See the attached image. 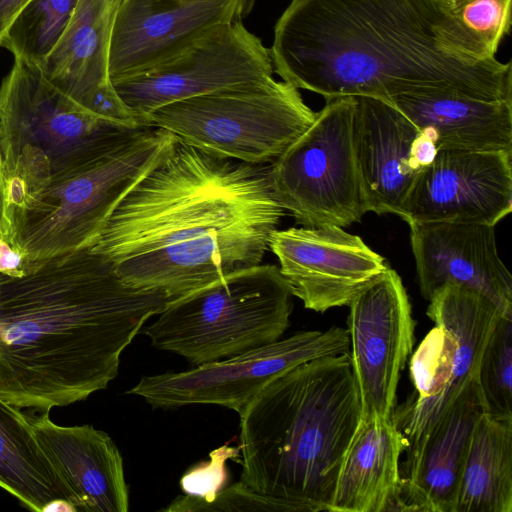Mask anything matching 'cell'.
<instances>
[{
	"label": "cell",
	"instance_id": "1",
	"mask_svg": "<svg viewBox=\"0 0 512 512\" xmlns=\"http://www.w3.org/2000/svg\"><path fill=\"white\" fill-rule=\"evenodd\" d=\"M269 53L284 81L326 100H512L511 63L491 55L444 0H291Z\"/></svg>",
	"mask_w": 512,
	"mask_h": 512
},
{
	"label": "cell",
	"instance_id": "2",
	"mask_svg": "<svg viewBox=\"0 0 512 512\" xmlns=\"http://www.w3.org/2000/svg\"><path fill=\"white\" fill-rule=\"evenodd\" d=\"M285 212L270 164L217 157L177 138L90 249L127 285L171 301L261 264Z\"/></svg>",
	"mask_w": 512,
	"mask_h": 512
},
{
	"label": "cell",
	"instance_id": "3",
	"mask_svg": "<svg viewBox=\"0 0 512 512\" xmlns=\"http://www.w3.org/2000/svg\"><path fill=\"white\" fill-rule=\"evenodd\" d=\"M170 301L127 285L90 248L0 273V397L50 411L106 389L120 356Z\"/></svg>",
	"mask_w": 512,
	"mask_h": 512
},
{
	"label": "cell",
	"instance_id": "4",
	"mask_svg": "<svg viewBox=\"0 0 512 512\" xmlns=\"http://www.w3.org/2000/svg\"><path fill=\"white\" fill-rule=\"evenodd\" d=\"M360 420L350 352L281 373L240 415V481L287 512L328 511Z\"/></svg>",
	"mask_w": 512,
	"mask_h": 512
},
{
	"label": "cell",
	"instance_id": "5",
	"mask_svg": "<svg viewBox=\"0 0 512 512\" xmlns=\"http://www.w3.org/2000/svg\"><path fill=\"white\" fill-rule=\"evenodd\" d=\"M143 127L90 113L52 85L38 66L14 59L0 85L7 218L49 180L97 160Z\"/></svg>",
	"mask_w": 512,
	"mask_h": 512
},
{
	"label": "cell",
	"instance_id": "6",
	"mask_svg": "<svg viewBox=\"0 0 512 512\" xmlns=\"http://www.w3.org/2000/svg\"><path fill=\"white\" fill-rule=\"evenodd\" d=\"M176 140L145 126L97 160L52 178L9 216V239L29 260L91 248L122 199Z\"/></svg>",
	"mask_w": 512,
	"mask_h": 512
},
{
	"label": "cell",
	"instance_id": "7",
	"mask_svg": "<svg viewBox=\"0 0 512 512\" xmlns=\"http://www.w3.org/2000/svg\"><path fill=\"white\" fill-rule=\"evenodd\" d=\"M293 297L278 266L258 264L169 301L144 333L195 366L214 362L280 340Z\"/></svg>",
	"mask_w": 512,
	"mask_h": 512
},
{
	"label": "cell",
	"instance_id": "8",
	"mask_svg": "<svg viewBox=\"0 0 512 512\" xmlns=\"http://www.w3.org/2000/svg\"><path fill=\"white\" fill-rule=\"evenodd\" d=\"M315 117L299 89L272 77L169 103L148 126L217 157L272 164Z\"/></svg>",
	"mask_w": 512,
	"mask_h": 512
},
{
	"label": "cell",
	"instance_id": "9",
	"mask_svg": "<svg viewBox=\"0 0 512 512\" xmlns=\"http://www.w3.org/2000/svg\"><path fill=\"white\" fill-rule=\"evenodd\" d=\"M428 317L435 327L419 344L410 361L414 392L392 421L406 440L412 457L453 401L477 379L485 347L503 315L485 295L449 284L429 299Z\"/></svg>",
	"mask_w": 512,
	"mask_h": 512
},
{
	"label": "cell",
	"instance_id": "10",
	"mask_svg": "<svg viewBox=\"0 0 512 512\" xmlns=\"http://www.w3.org/2000/svg\"><path fill=\"white\" fill-rule=\"evenodd\" d=\"M355 97L326 100L310 127L272 164L276 199L303 227H347L367 213L355 160Z\"/></svg>",
	"mask_w": 512,
	"mask_h": 512
},
{
	"label": "cell",
	"instance_id": "11",
	"mask_svg": "<svg viewBox=\"0 0 512 512\" xmlns=\"http://www.w3.org/2000/svg\"><path fill=\"white\" fill-rule=\"evenodd\" d=\"M350 352L347 329L298 331L247 352L182 372L143 376L126 393L153 408L212 404L240 416L261 390L281 373L307 361Z\"/></svg>",
	"mask_w": 512,
	"mask_h": 512
},
{
	"label": "cell",
	"instance_id": "12",
	"mask_svg": "<svg viewBox=\"0 0 512 512\" xmlns=\"http://www.w3.org/2000/svg\"><path fill=\"white\" fill-rule=\"evenodd\" d=\"M274 67L262 40L242 21L206 31L167 61L113 82L139 123L169 103L227 87L273 77Z\"/></svg>",
	"mask_w": 512,
	"mask_h": 512
},
{
	"label": "cell",
	"instance_id": "13",
	"mask_svg": "<svg viewBox=\"0 0 512 512\" xmlns=\"http://www.w3.org/2000/svg\"><path fill=\"white\" fill-rule=\"evenodd\" d=\"M348 306L361 420L391 418L400 375L414 344L415 322L401 277L388 267Z\"/></svg>",
	"mask_w": 512,
	"mask_h": 512
},
{
	"label": "cell",
	"instance_id": "14",
	"mask_svg": "<svg viewBox=\"0 0 512 512\" xmlns=\"http://www.w3.org/2000/svg\"><path fill=\"white\" fill-rule=\"evenodd\" d=\"M512 152L439 150L422 168L402 219L496 226L512 210Z\"/></svg>",
	"mask_w": 512,
	"mask_h": 512
},
{
	"label": "cell",
	"instance_id": "15",
	"mask_svg": "<svg viewBox=\"0 0 512 512\" xmlns=\"http://www.w3.org/2000/svg\"><path fill=\"white\" fill-rule=\"evenodd\" d=\"M269 249L305 308L325 312L350 302L388 265L359 236L342 227L276 229Z\"/></svg>",
	"mask_w": 512,
	"mask_h": 512
},
{
	"label": "cell",
	"instance_id": "16",
	"mask_svg": "<svg viewBox=\"0 0 512 512\" xmlns=\"http://www.w3.org/2000/svg\"><path fill=\"white\" fill-rule=\"evenodd\" d=\"M253 0H122L109 51L113 82L174 57L211 28L242 21Z\"/></svg>",
	"mask_w": 512,
	"mask_h": 512
},
{
	"label": "cell",
	"instance_id": "17",
	"mask_svg": "<svg viewBox=\"0 0 512 512\" xmlns=\"http://www.w3.org/2000/svg\"><path fill=\"white\" fill-rule=\"evenodd\" d=\"M122 0H78L53 50L38 66L69 99L106 120L142 126L117 94L109 75L114 22Z\"/></svg>",
	"mask_w": 512,
	"mask_h": 512
},
{
	"label": "cell",
	"instance_id": "18",
	"mask_svg": "<svg viewBox=\"0 0 512 512\" xmlns=\"http://www.w3.org/2000/svg\"><path fill=\"white\" fill-rule=\"evenodd\" d=\"M410 226L421 295L429 301L445 285L485 295L512 316V277L498 254L495 226L461 222H414Z\"/></svg>",
	"mask_w": 512,
	"mask_h": 512
},
{
	"label": "cell",
	"instance_id": "19",
	"mask_svg": "<svg viewBox=\"0 0 512 512\" xmlns=\"http://www.w3.org/2000/svg\"><path fill=\"white\" fill-rule=\"evenodd\" d=\"M484 412L477 379L467 385L403 462L393 511L454 512L475 425Z\"/></svg>",
	"mask_w": 512,
	"mask_h": 512
},
{
	"label": "cell",
	"instance_id": "20",
	"mask_svg": "<svg viewBox=\"0 0 512 512\" xmlns=\"http://www.w3.org/2000/svg\"><path fill=\"white\" fill-rule=\"evenodd\" d=\"M26 415L39 445L72 493L76 512L128 511L123 458L107 433L88 424H55L49 411Z\"/></svg>",
	"mask_w": 512,
	"mask_h": 512
},
{
	"label": "cell",
	"instance_id": "21",
	"mask_svg": "<svg viewBox=\"0 0 512 512\" xmlns=\"http://www.w3.org/2000/svg\"><path fill=\"white\" fill-rule=\"evenodd\" d=\"M355 100L354 151L366 211L402 217L418 174L411 146L419 130L390 103L367 96Z\"/></svg>",
	"mask_w": 512,
	"mask_h": 512
},
{
	"label": "cell",
	"instance_id": "22",
	"mask_svg": "<svg viewBox=\"0 0 512 512\" xmlns=\"http://www.w3.org/2000/svg\"><path fill=\"white\" fill-rule=\"evenodd\" d=\"M391 104L429 132L438 151L512 152V100L434 93L401 95Z\"/></svg>",
	"mask_w": 512,
	"mask_h": 512
},
{
	"label": "cell",
	"instance_id": "23",
	"mask_svg": "<svg viewBox=\"0 0 512 512\" xmlns=\"http://www.w3.org/2000/svg\"><path fill=\"white\" fill-rule=\"evenodd\" d=\"M406 440L392 418L360 420L342 460L330 512L392 511Z\"/></svg>",
	"mask_w": 512,
	"mask_h": 512
},
{
	"label": "cell",
	"instance_id": "24",
	"mask_svg": "<svg viewBox=\"0 0 512 512\" xmlns=\"http://www.w3.org/2000/svg\"><path fill=\"white\" fill-rule=\"evenodd\" d=\"M0 488L32 511L43 512L54 500L75 508L72 493L39 445L27 415L1 397Z\"/></svg>",
	"mask_w": 512,
	"mask_h": 512
},
{
	"label": "cell",
	"instance_id": "25",
	"mask_svg": "<svg viewBox=\"0 0 512 512\" xmlns=\"http://www.w3.org/2000/svg\"><path fill=\"white\" fill-rule=\"evenodd\" d=\"M454 512H512V417H479Z\"/></svg>",
	"mask_w": 512,
	"mask_h": 512
},
{
	"label": "cell",
	"instance_id": "26",
	"mask_svg": "<svg viewBox=\"0 0 512 512\" xmlns=\"http://www.w3.org/2000/svg\"><path fill=\"white\" fill-rule=\"evenodd\" d=\"M78 0H30L11 24L3 48L39 66L65 31Z\"/></svg>",
	"mask_w": 512,
	"mask_h": 512
},
{
	"label": "cell",
	"instance_id": "27",
	"mask_svg": "<svg viewBox=\"0 0 512 512\" xmlns=\"http://www.w3.org/2000/svg\"><path fill=\"white\" fill-rule=\"evenodd\" d=\"M477 382L484 412L512 417V316L502 315L485 347Z\"/></svg>",
	"mask_w": 512,
	"mask_h": 512
},
{
	"label": "cell",
	"instance_id": "28",
	"mask_svg": "<svg viewBox=\"0 0 512 512\" xmlns=\"http://www.w3.org/2000/svg\"><path fill=\"white\" fill-rule=\"evenodd\" d=\"M454 15L495 56L511 25L512 0H450Z\"/></svg>",
	"mask_w": 512,
	"mask_h": 512
},
{
	"label": "cell",
	"instance_id": "29",
	"mask_svg": "<svg viewBox=\"0 0 512 512\" xmlns=\"http://www.w3.org/2000/svg\"><path fill=\"white\" fill-rule=\"evenodd\" d=\"M167 512L201 511H273L287 512L280 501L261 495L248 488L241 481L225 487L210 502H203L196 496H178L167 507Z\"/></svg>",
	"mask_w": 512,
	"mask_h": 512
},
{
	"label": "cell",
	"instance_id": "30",
	"mask_svg": "<svg viewBox=\"0 0 512 512\" xmlns=\"http://www.w3.org/2000/svg\"><path fill=\"white\" fill-rule=\"evenodd\" d=\"M239 448L223 445L210 453V459L192 466L180 479V486L187 495L210 502L226 487L228 471L226 461L235 460Z\"/></svg>",
	"mask_w": 512,
	"mask_h": 512
},
{
	"label": "cell",
	"instance_id": "31",
	"mask_svg": "<svg viewBox=\"0 0 512 512\" xmlns=\"http://www.w3.org/2000/svg\"><path fill=\"white\" fill-rule=\"evenodd\" d=\"M31 260L8 237L0 238V273L20 277L27 273Z\"/></svg>",
	"mask_w": 512,
	"mask_h": 512
},
{
	"label": "cell",
	"instance_id": "32",
	"mask_svg": "<svg viewBox=\"0 0 512 512\" xmlns=\"http://www.w3.org/2000/svg\"><path fill=\"white\" fill-rule=\"evenodd\" d=\"M30 0H0V47L3 46L8 30Z\"/></svg>",
	"mask_w": 512,
	"mask_h": 512
},
{
	"label": "cell",
	"instance_id": "33",
	"mask_svg": "<svg viewBox=\"0 0 512 512\" xmlns=\"http://www.w3.org/2000/svg\"><path fill=\"white\" fill-rule=\"evenodd\" d=\"M6 186L3 157L0 149V238H9V223L6 209Z\"/></svg>",
	"mask_w": 512,
	"mask_h": 512
},
{
	"label": "cell",
	"instance_id": "34",
	"mask_svg": "<svg viewBox=\"0 0 512 512\" xmlns=\"http://www.w3.org/2000/svg\"><path fill=\"white\" fill-rule=\"evenodd\" d=\"M76 512L74 506L65 500H54L50 502L43 512Z\"/></svg>",
	"mask_w": 512,
	"mask_h": 512
},
{
	"label": "cell",
	"instance_id": "35",
	"mask_svg": "<svg viewBox=\"0 0 512 512\" xmlns=\"http://www.w3.org/2000/svg\"><path fill=\"white\" fill-rule=\"evenodd\" d=\"M444 1H450V0H444Z\"/></svg>",
	"mask_w": 512,
	"mask_h": 512
}]
</instances>
